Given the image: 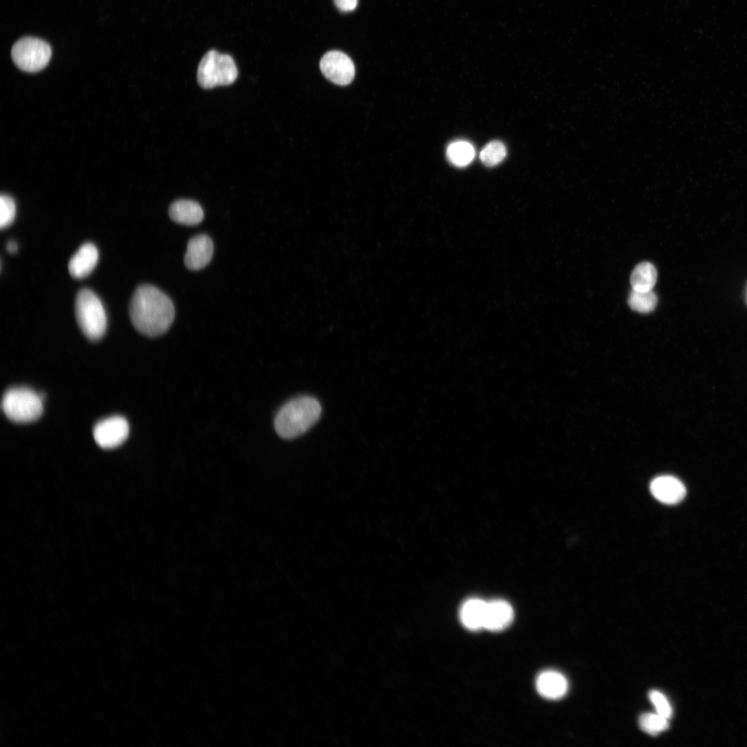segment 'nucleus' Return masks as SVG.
<instances>
[{
	"label": "nucleus",
	"instance_id": "20",
	"mask_svg": "<svg viewBox=\"0 0 747 747\" xmlns=\"http://www.w3.org/2000/svg\"><path fill=\"white\" fill-rule=\"evenodd\" d=\"M638 723L642 730L651 735H656L669 726L668 719L657 712L641 714Z\"/></svg>",
	"mask_w": 747,
	"mask_h": 747
},
{
	"label": "nucleus",
	"instance_id": "3",
	"mask_svg": "<svg viewBox=\"0 0 747 747\" xmlns=\"http://www.w3.org/2000/svg\"><path fill=\"white\" fill-rule=\"evenodd\" d=\"M44 396L26 387L8 389L1 400V408L11 421L28 423L37 420L43 412Z\"/></svg>",
	"mask_w": 747,
	"mask_h": 747
},
{
	"label": "nucleus",
	"instance_id": "7",
	"mask_svg": "<svg viewBox=\"0 0 747 747\" xmlns=\"http://www.w3.org/2000/svg\"><path fill=\"white\" fill-rule=\"evenodd\" d=\"M129 432V423L121 416H113L100 421L93 430L95 441L103 449L120 445L127 439Z\"/></svg>",
	"mask_w": 747,
	"mask_h": 747
},
{
	"label": "nucleus",
	"instance_id": "13",
	"mask_svg": "<svg viewBox=\"0 0 747 747\" xmlns=\"http://www.w3.org/2000/svg\"><path fill=\"white\" fill-rule=\"evenodd\" d=\"M169 216L176 223L195 225L203 219L201 206L192 200L181 199L172 203L169 208Z\"/></svg>",
	"mask_w": 747,
	"mask_h": 747
},
{
	"label": "nucleus",
	"instance_id": "17",
	"mask_svg": "<svg viewBox=\"0 0 747 747\" xmlns=\"http://www.w3.org/2000/svg\"><path fill=\"white\" fill-rule=\"evenodd\" d=\"M475 154L473 146L465 140L452 142L448 147L446 155L448 160L454 165L462 167L468 165Z\"/></svg>",
	"mask_w": 747,
	"mask_h": 747
},
{
	"label": "nucleus",
	"instance_id": "16",
	"mask_svg": "<svg viewBox=\"0 0 747 747\" xmlns=\"http://www.w3.org/2000/svg\"><path fill=\"white\" fill-rule=\"evenodd\" d=\"M657 279V271L649 262H642L633 270L630 282L632 289L639 291L651 290Z\"/></svg>",
	"mask_w": 747,
	"mask_h": 747
},
{
	"label": "nucleus",
	"instance_id": "25",
	"mask_svg": "<svg viewBox=\"0 0 747 747\" xmlns=\"http://www.w3.org/2000/svg\"><path fill=\"white\" fill-rule=\"evenodd\" d=\"M745 299H746V304H747V286H746V288Z\"/></svg>",
	"mask_w": 747,
	"mask_h": 747
},
{
	"label": "nucleus",
	"instance_id": "21",
	"mask_svg": "<svg viewBox=\"0 0 747 747\" xmlns=\"http://www.w3.org/2000/svg\"><path fill=\"white\" fill-rule=\"evenodd\" d=\"M16 214V205L12 197L1 194L0 197V227L6 228L12 224Z\"/></svg>",
	"mask_w": 747,
	"mask_h": 747
},
{
	"label": "nucleus",
	"instance_id": "19",
	"mask_svg": "<svg viewBox=\"0 0 747 747\" xmlns=\"http://www.w3.org/2000/svg\"><path fill=\"white\" fill-rule=\"evenodd\" d=\"M506 155L504 144L499 140L488 142L480 152L479 158L486 166H495L501 162Z\"/></svg>",
	"mask_w": 747,
	"mask_h": 747
},
{
	"label": "nucleus",
	"instance_id": "14",
	"mask_svg": "<svg viewBox=\"0 0 747 747\" xmlns=\"http://www.w3.org/2000/svg\"><path fill=\"white\" fill-rule=\"evenodd\" d=\"M536 687L542 697L549 699H558L566 693L568 681L561 673L548 670L538 676Z\"/></svg>",
	"mask_w": 747,
	"mask_h": 747
},
{
	"label": "nucleus",
	"instance_id": "22",
	"mask_svg": "<svg viewBox=\"0 0 747 747\" xmlns=\"http://www.w3.org/2000/svg\"><path fill=\"white\" fill-rule=\"evenodd\" d=\"M649 699L654 705L657 713L668 719L671 717L672 709L663 694L657 690H652L649 693Z\"/></svg>",
	"mask_w": 747,
	"mask_h": 747
},
{
	"label": "nucleus",
	"instance_id": "24",
	"mask_svg": "<svg viewBox=\"0 0 747 747\" xmlns=\"http://www.w3.org/2000/svg\"><path fill=\"white\" fill-rule=\"evenodd\" d=\"M6 249H7L8 252L11 253V254L15 253L17 251V249H18L17 243L14 241H10L7 243Z\"/></svg>",
	"mask_w": 747,
	"mask_h": 747
},
{
	"label": "nucleus",
	"instance_id": "11",
	"mask_svg": "<svg viewBox=\"0 0 747 747\" xmlns=\"http://www.w3.org/2000/svg\"><path fill=\"white\" fill-rule=\"evenodd\" d=\"M98 251L91 243L82 244L68 262V271L76 279L86 277L95 268L98 261Z\"/></svg>",
	"mask_w": 747,
	"mask_h": 747
},
{
	"label": "nucleus",
	"instance_id": "23",
	"mask_svg": "<svg viewBox=\"0 0 747 747\" xmlns=\"http://www.w3.org/2000/svg\"><path fill=\"white\" fill-rule=\"evenodd\" d=\"M336 7L341 11L353 10L358 4V0H333Z\"/></svg>",
	"mask_w": 747,
	"mask_h": 747
},
{
	"label": "nucleus",
	"instance_id": "10",
	"mask_svg": "<svg viewBox=\"0 0 747 747\" xmlns=\"http://www.w3.org/2000/svg\"><path fill=\"white\" fill-rule=\"evenodd\" d=\"M650 491L659 501L666 504H676L681 501L685 495L684 484L677 478L663 475L657 477L650 483Z\"/></svg>",
	"mask_w": 747,
	"mask_h": 747
},
{
	"label": "nucleus",
	"instance_id": "1",
	"mask_svg": "<svg viewBox=\"0 0 747 747\" xmlns=\"http://www.w3.org/2000/svg\"><path fill=\"white\" fill-rule=\"evenodd\" d=\"M132 324L140 333L156 337L165 333L175 316L171 299L158 288L142 284L134 291L129 306Z\"/></svg>",
	"mask_w": 747,
	"mask_h": 747
},
{
	"label": "nucleus",
	"instance_id": "12",
	"mask_svg": "<svg viewBox=\"0 0 747 747\" xmlns=\"http://www.w3.org/2000/svg\"><path fill=\"white\" fill-rule=\"evenodd\" d=\"M514 611L509 603L497 600L487 602L483 628L498 631L506 628L513 621Z\"/></svg>",
	"mask_w": 747,
	"mask_h": 747
},
{
	"label": "nucleus",
	"instance_id": "6",
	"mask_svg": "<svg viewBox=\"0 0 747 747\" xmlns=\"http://www.w3.org/2000/svg\"><path fill=\"white\" fill-rule=\"evenodd\" d=\"M52 55L50 45L45 41L33 37L17 40L12 47L11 57L21 70L35 73L45 68Z\"/></svg>",
	"mask_w": 747,
	"mask_h": 747
},
{
	"label": "nucleus",
	"instance_id": "2",
	"mask_svg": "<svg viewBox=\"0 0 747 747\" xmlns=\"http://www.w3.org/2000/svg\"><path fill=\"white\" fill-rule=\"evenodd\" d=\"M319 401L310 396H301L285 403L274 421L277 434L282 438H295L311 427L321 414Z\"/></svg>",
	"mask_w": 747,
	"mask_h": 747
},
{
	"label": "nucleus",
	"instance_id": "9",
	"mask_svg": "<svg viewBox=\"0 0 747 747\" xmlns=\"http://www.w3.org/2000/svg\"><path fill=\"white\" fill-rule=\"evenodd\" d=\"M213 251V242L209 236L196 235L187 243L184 264L189 270H201L210 262Z\"/></svg>",
	"mask_w": 747,
	"mask_h": 747
},
{
	"label": "nucleus",
	"instance_id": "8",
	"mask_svg": "<svg viewBox=\"0 0 747 747\" xmlns=\"http://www.w3.org/2000/svg\"><path fill=\"white\" fill-rule=\"evenodd\" d=\"M320 66L323 75L336 84L347 85L354 77V64L342 52L332 50L326 53L322 57Z\"/></svg>",
	"mask_w": 747,
	"mask_h": 747
},
{
	"label": "nucleus",
	"instance_id": "18",
	"mask_svg": "<svg viewBox=\"0 0 747 747\" xmlns=\"http://www.w3.org/2000/svg\"><path fill=\"white\" fill-rule=\"evenodd\" d=\"M657 302V296L652 290L639 291L632 289L628 297V304L630 308L639 313H645L652 311L655 308Z\"/></svg>",
	"mask_w": 747,
	"mask_h": 747
},
{
	"label": "nucleus",
	"instance_id": "5",
	"mask_svg": "<svg viewBox=\"0 0 747 747\" xmlns=\"http://www.w3.org/2000/svg\"><path fill=\"white\" fill-rule=\"evenodd\" d=\"M237 66L228 55L212 50L201 59L197 70V81L204 89L229 85L237 79Z\"/></svg>",
	"mask_w": 747,
	"mask_h": 747
},
{
	"label": "nucleus",
	"instance_id": "15",
	"mask_svg": "<svg viewBox=\"0 0 747 747\" xmlns=\"http://www.w3.org/2000/svg\"><path fill=\"white\" fill-rule=\"evenodd\" d=\"M487 602L471 599L461 607L460 618L463 625L470 630L483 628Z\"/></svg>",
	"mask_w": 747,
	"mask_h": 747
},
{
	"label": "nucleus",
	"instance_id": "4",
	"mask_svg": "<svg viewBox=\"0 0 747 747\" xmlns=\"http://www.w3.org/2000/svg\"><path fill=\"white\" fill-rule=\"evenodd\" d=\"M75 316L83 333L93 341L105 333L107 319L99 297L90 289H81L75 299Z\"/></svg>",
	"mask_w": 747,
	"mask_h": 747
}]
</instances>
